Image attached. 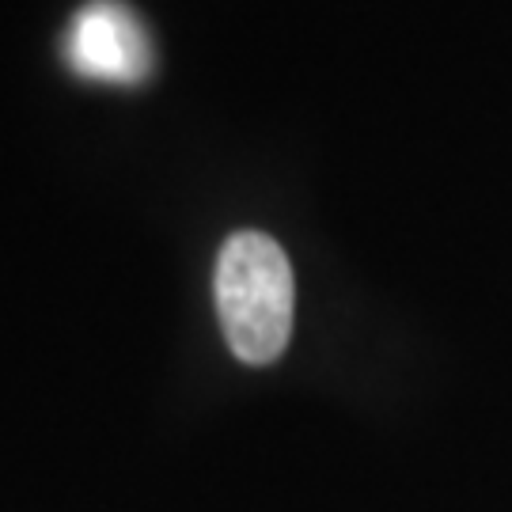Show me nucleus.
<instances>
[{
  "label": "nucleus",
  "instance_id": "nucleus-1",
  "mask_svg": "<svg viewBox=\"0 0 512 512\" xmlns=\"http://www.w3.org/2000/svg\"><path fill=\"white\" fill-rule=\"evenodd\" d=\"M224 342L243 365H274L293 334L296 285L289 255L266 232L224 239L213 274Z\"/></svg>",
  "mask_w": 512,
  "mask_h": 512
},
{
  "label": "nucleus",
  "instance_id": "nucleus-2",
  "mask_svg": "<svg viewBox=\"0 0 512 512\" xmlns=\"http://www.w3.org/2000/svg\"><path fill=\"white\" fill-rule=\"evenodd\" d=\"M61 57L95 84H145L156 69V46L145 19L122 0H88L61 38Z\"/></svg>",
  "mask_w": 512,
  "mask_h": 512
}]
</instances>
